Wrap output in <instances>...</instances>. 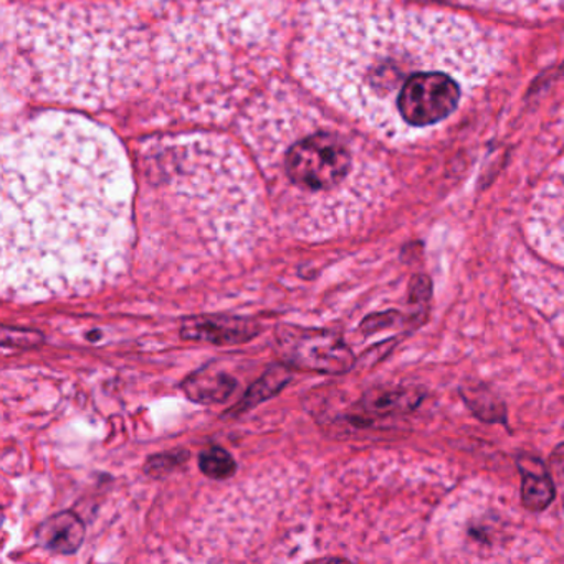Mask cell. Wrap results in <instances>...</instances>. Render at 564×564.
Returning a JSON list of instances; mask_svg holds the SVG:
<instances>
[{
  "instance_id": "6da1fadb",
  "label": "cell",
  "mask_w": 564,
  "mask_h": 564,
  "mask_svg": "<svg viewBox=\"0 0 564 564\" xmlns=\"http://www.w3.org/2000/svg\"><path fill=\"white\" fill-rule=\"evenodd\" d=\"M133 167L118 138L47 111L2 144L0 286L15 300L82 295L123 270L133 232Z\"/></svg>"
},
{
  "instance_id": "7a4b0ae2",
  "label": "cell",
  "mask_w": 564,
  "mask_h": 564,
  "mask_svg": "<svg viewBox=\"0 0 564 564\" xmlns=\"http://www.w3.org/2000/svg\"><path fill=\"white\" fill-rule=\"evenodd\" d=\"M488 57L470 22L386 0H305L296 39L306 88L388 138L451 117Z\"/></svg>"
},
{
  "instance_id": "3957f363",
  "label": "cell",
  "mask_w": 564,
  "mask_h": 564,
  "mask_svg": "<svg viewBox=\"0 0 564 564\" xmlns=\"http://www.w3.org/2000/svg\"><path fill=\"white\" fill-rule=\"evenodd\" d=\"M239 131L276 223L303 239L346 232L388 193L378 154L292 82H270L247 105Z\"/></svg>"
},
{
  "instance_id": "277c9868",
  "label": "cell",
  "mask_w": 564,
  "mask_h": 564,
  "mask_svg": "<svg viewBox=\"0 0 564 564\" xmlns=\"http://www.w3.org/2000/svg\"><path fill=\"white\" fill-rule=\"evenodd\" d=\"M6 87L67 107H115L140 88L151 65L150 34L120 0H25L2 25Z\"/></svg>"
},
{
  "instance_id": "5b68a950",
  "label": "cell",
  "mask_w": 564,
  "mask_h": 564,
  "mask_svg": "<svg viewBox=\"0 0 564 564\" xmlns=\"http://www.w3.org/2000/svg\"><path fill=\"white\" fill-rule=\"evenodd\" d=\"M134 164L148 232L213 250L252 239L262 219L259 180L230 138L209 131L148 138Z\"/></svg>"
},
{
  "instance_id": "8992f818",
  "label": "cell",
  "mask_w": 564,
  "mask_h": 564,
  "mask_svg": "<svg viewBox=\"0 0 564 564\" xmlns=\"http://www.w3.org/2000/svg\"><path fill=\"white\" fill-rule=\"evenodd\" d=\"M280 48L279 15L263 0H199L154 44L161 95L186 120H224L269 77Z\"/></svg>"
},
{
  "instance_id": "52a82bcc",
  "label": "cell",
  "mask_w": 564,
  "mask_h": 564,
  "mask_svg": "<svg viewBox=\"0 0 564 564\" xmlns=\"http://www.w3.org/2000/svg\"><path fill=\"white\" fill-rule=\"evenodd\" d=\"M528 230L543 256L564 262V166L538 194Z\"/></svg>"
},
{
  "instance_id": "ba28073f",
  "label": "cell",
  "mask_w": 564,
  "mask_h": 564,
  "mask_svg": "<svg viewBox=\"0 0 564 564\" xmlns=\"http://www.w3.org/2000/svg\"><path fill=\"white\" fill-rule=\"evenodd\" d=\"M455 536L458 538L455 546L462 550L460 553H468V557L470 553L480 554V560H485L484 553L497 557V550H503L505 544H508L510 523L497 511H477L462 517L458 530L455 528Z\"/></svg>"
},
{
  "instance_id": "9c48e42d",
  "label": "cell",
  "mask_w": 564,
  "mask_h": 564,
  "mask_svg": "<svg viewBox=\"0 0 564 564\" xmlns=\"http://www.w3.org/2000/svg\"><path fill=\"white\" fill-rule=\"evenodd\" d=\"M41 543L57 553H75L84 543L85 527L72 511L55 514L41 528Z\"/></svg>"
},
{
  "instance_id": "30bf717a",
  "label": "cell",
  "mask_w": 564,
  "mask_h": 564,
  "mask_svg": "<svg viewBox=\"0 0 564 564\" xmlns=\"http://www.w3.org/2000/svg\"><path fill=\"white\" fill-rule=\"evenodd\" d=\"M524 507L541 511L551 503L554 497L553 484L543 470L524 471L523 488H521Z\"/></svg>"
},
{
  "instance_id": "8fae6325",
  "label": "cell",
  "mask_w": 564,
  "mask_h": 564,
  "mask_svg": "<svg viewBox=\"0 0 564 564\" xmlns=\"http://www.w3.org/2000/svg\"><path fill=\"white\" fill-rule=\"evenodd\" d=\"M199 467L207 477L214 478V480H226V478L232 477L234 471L237 470L232 455L220 447L204 451L199 457Z\"/></svg>"
},
{
  "instance_id": "7c38bea8",
  "label": "cell",
  "mask_w": 564,
  "mask_h": 564,
  "mask_svg": "<svg viewBox=\"0 0 564 564\" xmlns=\"http://www.w3.org/2000/svg\"><path fill=\"white\" fill-rule=\"evenodd\" d=\"M554 465H556L557 471L561 477H564V445H561L556 452H554Z\"/></svg>"
},
{
  "instance_id": "4fadbf2b",
  "label": "cell",
  "mask_w": 564,
  "mask_h": 564,
  "mask_svg": "<svg viewBox=\"0 0 564 564\" xmlns=\"http://www.w3.org/2000/svg\"><path fill=\"white\" fill-rule=\"evenodd\" d=\"M128 2H133V0H128ZM134 2H144V4H154V2H160V0H134Z\"/></svg>"
}]
</instances>
